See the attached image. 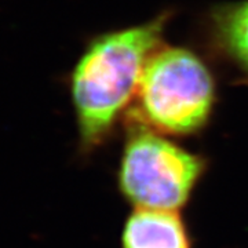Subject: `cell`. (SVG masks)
Returning <instances> with one entry per match:
<instances>
[{
  "mask_svg": "<svg viewBox=\"0 0 248 248\" xmlns=\"http://www.w3.org/2000/svg\"><path fill=\"white\" fill-rule=\"evenodd\" d=\"M172 16L167 10L145 24L110 31L89 43L71 78L80 155L93 153L115 133Z\"/></svg>",
  "mask_w": 248,
  "mask_h": 248,
  "instance_id": "1",
  "label": "cell"
},
{
  "mask_svg": "<svg viewBox=\"0 0 248 248\" xmlns=\"http://www.w3.org/2000/svg\"><path fill=\"white\" fill-rule=\"evenodd\" d=\"M215 104L217 84L208 65L190 48L161 45L146 63L127 119L163 135L190 137L207 127Z\"/></svg>",
  "mask_w": 248,
  "mask_h": 248,
  "instance_id": "2",
  "label": "cell"
},
{
  "mask_svg": "<svg viewBox=\"0 0 248 248\" xmlns=\"http://www.w3.org/2000/svg\"><path fill=\"white\" fill-rule=\"evenodd\" d=\"M122 248H192V239L178 211L135 208L124 223Z\"/></svg>",
  "mask_w": 248,
  "mask_h": 248,
  "instance_id": "5",
  "label": "cell"
},
{
  "mask_svg": "<svg viewBox=\"0 0 248 248\" xmlns=\"http://www.w3.org/2000/svg\"><path fill=\"white\" fill-rule=\"evenodd\" d=\"M203 25L210 51L248 84V0L215 4Z\"/></svg>",
  "mask_w": 248,
  "mask_h": 248,
  "instance_id": "4",
  "label": "cell"
},
{
  "mask_svg": "<svg viewBox=\"0 0 248 248\" xmlns=\"http://www.w3.org/2000/svg\"><path fill=\"white\" fill-rule=\"evenodd\" d=\"M205 170L203 156L127 119L117 182L120 193L133 207L179 211L190 200Z\"/></svg>",
  "mask_w": 248,
  "mask_h": 248,
  "instance_id": "3",
  "label": "cell"
}]
</instances>
